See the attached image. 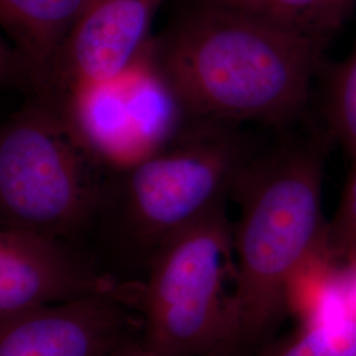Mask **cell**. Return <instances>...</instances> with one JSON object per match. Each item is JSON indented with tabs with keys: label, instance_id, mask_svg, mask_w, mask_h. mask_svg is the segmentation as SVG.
Masks as SVG:
<instances>
[{
	"label": "cell",
	"instance_id": "cell-1",
	"mask_svg": "<svg viewBox=\"0 0 356 356\" xmlns=\"http://www.w3.org/2000/svg\"><path fill=\"white\" fill-rule=\"evenodd\" d=\"M325 47L216 0H189L151 42L191 120L275 127L305 110Z\"/></svg>",
	"mask_w": 356,
	"mask_h": 356
},
{
	"label": "cell",
	"instance_id": "cell-2",
	"mask_svg": "<svg viewBox=\"0 0 356 356\" xmlns=\"http://www.w3.org/2000/svg\"><path fill=\"white\" fill-rule=\"evenodd\" d=\"M323 157L317 141L293 140L250 157L231 194L241 214L232 226L235 282L223 356L267 346L288 314L294 279L330 252L322 207Z\"/></svg>",
	"mask_w": 356,
	"mask_h": 356
},
{
	"label": "cell",
	"instance_id": "cell-3",
	"mask_svg": "<svg viewBox=\"0 0 356 356\" xmlns=\"http://www.w3.org/2000/svg\"><path fill=\"white\" fill-rule=\"evenodd\" d=\"M235 256L226 202L172 235L152 254L135 301L140 339L173 356H223L231 330Z\"/></svg>",
	"mask_w": 356,
	"mask_h": 356
},
{
	"label": "cell",
	"instance_id": "cell-4",
	"mask_svg": "<svg viewBox=\"0 0 356 356\" xmlns=\"http://www.w3.org/2000/svg\"><path fill=\"white\" fill-rule=\"evenodd\" d=\"M99 164L40 97L0 127V225L60 241L74 234L103 204Z\"/></svg>",
	"mask_w": 356,
	"mask_h": 356
},
{
	"label": "cell",
	"instance_id": "cell-5",
	"mask_svg": "<svg viewBox=\"0 0 356 356\" xmlns=\"http://www.w3.org/2000/svg\"><path fill=\"white\" fill-rule=\"evenodd\" d=\"M235 127L191 120L163 151L123 172V231L147 266L172 235L226 202L251 157Z\"/></svg>",
	"mask_w": 356,
	"mask_h": 356
},
{
	"label": "cell",
	"instance_id": "cell-6",
	"mask_svg": "<svg viewBox=\"0 0 356 356\" xmlns=\"http://www.w3.org/2000/svg\"><path fill=\"white\" fill-rule=\"evenodd\" d=\"M151 42L118 76L51 101L94 157L120 172L163 151L191 120L154 63Z\"/></svg>",
	"mask_w": 356,
	"mask_h": 356
},
{
	"label": "cell",
	"instance_id": "cell-7",
	"mask_svg": "<svg viewBox=\"0 0 356 356\" xmlns=\"http://www.w3.org/2000/svg\"><path fill=\"white\" fill-rule=\"evenodd\" d=\"M134 300L128 286L3 316L0 356H107L140 337Z\"/></svg>",
	"mask_w": 356,
	"mask_h": 356
},
{
	"label": "cell",
	"instance_id": "cell-8",
	"mask_svg": "<svg viewBox=\"0 0 356 356\" xmlns=\"http://www.w3.org/2000/svg\"><path fill=\"white\" fill-rule=\"evenodd\" d=\"M165 0H89L65 38L42 97L110 79L152 40L153 19Z\"/></svg>",
	"mask_w": 356,
	"mask_h": 356
},
{
	"label": "cell",
	"instance_id": "cell-9",
	"mask_svg": "<svg viewBox=\"0 0 356 356\" xmlns=\"http://www.w3.org/2000/svg\"><path fill=\"white\" fill-rule=\"evenodd\" d=\"M124 288L60 239L0 229V317Z\"/></svg>",
	"mask_w": 356,
	"mask_h": 356
},
{
	"label": "cell",
	"instance_id": "cell-10",
	"mask_svg": "<svg viewBox=\"0 0 356 356\" xmlns=\"http://www.w3.org/2000/svg\"><path fill=\"white\" fill-rule=\"evenodd\" d=\"M89 0H0V26L28 66L41 94L65 38Z\"/></svg>",
	"mask_w": 356,
	"mask_h": 356
},
{
	"label": "cell",
	"instance_id": "cell-11",
	"mask_svg": "<svg viewBox=\"0 0 356 356\" xmlns=\"http://www.w3.org/2000/svg\"><path fill=\"white\" fill-rule=\"evenodd\" d=\"M327 44L350 17L356 0H216Z\"/></svg>",
	"mask_w": 356,
	"mask_h": 356
},
{
	"label": "cell",
	"instance_id": "cell-12",
	"mask_svg": "<svg viewBox=\"0 0 356 356\" xmlns=\"http://www.w3.org/2000/svg\"><path fill=\"white\" fill-rule=\"evenodd\" d=\"M257 356H356V314L350 309L302 322L286 337L268 343Z\"/></svg>",
	"mask_w": 356,
	"mask_h": 356
},
{
	"label": "cell",
	"instance_id": "cell-13",
	"mask_svg": "<svg viewBox=\"0 0 356 356\" xmlns=\"http://www.w3.org/2000/svg\"><path fill=\"white\" fill-rule=\"evenodd\" d=\"M330 118L337 136L356 159V51L335 76Z\"/></svg>",
	"mask_w": 356,
	"mask_h": 356
},
{
	"label": "cell",
	"instance_id": "cell-14",
	"mask_svg": "<svg viewBox=\"0 0 356 356\" xmlns=\"http://www.w3.org/2000/svg\"><path fill=\"white\" fill-rule=\"evenodd\" d=\"M329 250L338 266L356 259V165L346 184L337 214L329 223Z\"/></svg>",
	"mask_w": 356,
	"mask_h": 356
},
{
	"label": "cell",
	"instance_id": "cell-15",
	"mask_svg": "<svg viewBox=\"0 0 356 356\" xmlns=\"http://www.w3.org/2000/svg\"><path fill=\"white\" fill-rule=\"evenodd\" d=\"M17 86L36 90V81L24 57L0 38V88Z\"/></svg>",
	"mask_w": 356,
	"mask_h": 356
},
{
	"label": "cell",
	"instance_id": "cell-16",
	"mask_svg": "<svg viewBox=\"0 0 356 356\" xmlns=\"http://www.w3.org/2000/svg\"><path fill=\"white\" fill-rule=\"evenodd\" d=\"M107 356H173L161 353L156 348H152L151 346L144 343L140 339V337L129 341L127 343L122 344L118 347L113 353H110Z\"/></svg>",
	"mask_w": 356,
	"mask_h": 356
},
{
	"label": "cell",
	"instance_id": "cell-17",
	"mask_svg": "<svg viewBox=\"0 0 356 356\" xmlns=\"http://www.w3.org/2000/svg\"><path fill=\"white\" fill-rule=\"evenodd\" d=\"M339 267L343 273L348 304H350L351 310L356 314V259L346 263V264H342Z\"/></svg>",
	"mask_w": 356,
	"mask_h": 356
}]
</instances>
